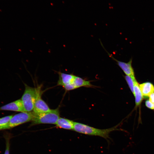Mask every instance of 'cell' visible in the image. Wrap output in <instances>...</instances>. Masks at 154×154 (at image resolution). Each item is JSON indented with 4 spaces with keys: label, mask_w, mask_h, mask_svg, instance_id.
I'll return each instance as SVG.
<instances>
[{
    "label": "cell",
    "mask_w": 154,
    "mask_h": 154,
    "mask_svg": "<svg viewBox=\"0 0 154 154\" xmlns=\"http://www.w3.org/2000/svg\"><path fill=\"white\" fill-rule=\"evenodd\" d=\"M118 125L110 128L100 129L92 127L88 125L74 122L73 130L79 133L88 135L100 137L106 139L109 138L110 133L114 131L118 130Z\"/></svg>",
    "instance_id": "obj_1"
},
{
    "label": "cell",
    "mask_w": 154,
    "mask_h": 154,
    "mask_svg": "<svg viewBox=\"0 0 154 154\" xmlns=\"http://www.w3.org/2000/svg\"><path fill=\"white\" fill-rule=\"evenodd\" d=\"M34 117L31 121V125L40 124H55L60 117L58 108L52 110L49 112L40 114L33 113Z\"/></svg>",
    "instance_id": "obj_2"
},
{
    "label": "cell",
    "mask_w": 154,
    "mask_h": 154,
    "mask_svg": "<svg viewBox=\"0 0 154 154\" xmlns=\"http://www.w3.org/2000/svg\"><path fill=\"white\" fill-rule=\"evenodd\" d=\"M25 90L21 99L25 112L33 110L37 95V88L31 87L25 84Z\"/></svg>",
    "instance_id": "obj_3"
},
{
    "label": "cell",
    "mask_w": 154,
    "mask_h": 154,
    "mask_svg": "<svg viewBox=\"0 0 154 154\" xmlns=\"http://www.w3.org/2000/svg\"><path fill=\"white\" fill-rule=\"evenodd\" d=\"M33 117V112H21L13 116L9 123L6 125L1 127V130L11 129L31 121Z\"/></svg>",
    "instance_id": "obj_4"
},
{
    "label": "cell",
    "mask_w": 154,
    "mask_h": 154,
    "mask_svg": "<svg viewBox=\"0 0 154 154\" xmlns=\"http://www.w3.org/2000/svg\"><path fill=\"white\" fill-rule=\"evenodd\" d=\"M40 88H37V97L33 112L35 114L46 112L50 111L51 110L41 98Z\"/></svg>",
    "instance_id": "obj_5"
},
{
    "label": "cell",
    "mask_w": 154,
    "mask_h": 154,
    "mask_svg": "<svg viewBox=\"0 0 154 154\" xmlns=\"http://www.w3.org/2000/svg\"><path fill=\"white\" fill-rule=\"evenodd\" d=\"M109 56L117 62L119 66L122 70L126 75L131 78L133 80L135 79L133 69L132 66V59L131 58L127 62L119 61L108 52Z\"/></svg>",
    "instance_id": "obj_6"
},
{
    "label": "cell",
    "mask_w": 154,
    "mask_h": 154,
    "mask_svg": "<svg viewBox=\"0 0 154 154\" xmlns=\"http://www.w3.org/2000/svg\"><path fill=\"white\" fill-rule=\"evenodd\" d=\"M0 110L25 112L21 99H19L0 107Z\"/></svg>",
    "instance_id": "obj_7"
},
{
    "label": "cell",
    "mask_w": 154,
    "mask_h": 154,
    "mask_svg": "<svg viewBox=\"0 0 154 154\" xmlns=\"http://www.w3.org/2000/svg\"><path fill=\"white\" fill-rule=\"evenodd\" d=\"M58 73L59 75V80L57 85L63 87L72 83L75 76L72 74L65 73L60 72H58Z\"/></svg>",
    "instance_id": "obj_8"
},
{
    "label": "cell",
    "mask_w": 154,
    "mask_h": 154,
    "mask_svg": "<svg viewBox=\"0 0 154 154\" xmlns=\"http://www.w3.org/2000/svg\"><path fill=\"white\" fill-rule=\"evenodd\" d=\"M74 122L70 119L60 117L55 125L56 126L60 128L68 130H73Z\"/></svg>",
    "instance_id": "obj_9"
},
{
    "label": "cell",
    "mask_w": 154,
    "mask_h": 154,
    "mask_svg": "<svg viewBox=\"0 0 154 154\" xmlns=\"http://www.w3.org/2000/svg\"><path fill=\"white\" fill-rule=\"evenodd\" d=\"M139 86L142 95L144 97H149L154 92V86L150 82H146L140 84Z\"/></svg>",
    "instance_id": "obj_10"
},
{
    "label": "cell",
    "mask_w": 154,
    "mask_h": 154,
    "mask_svg": "<svg viewBox=\"0 0 154 154\" xmlns=\"http://www.w3.org/2000/svg\"><path fill=\"white\" fill-rule=\"evenodd\" d=\"M72 83L76 89L83 86L88 87L93 86L90 81L76 76H75Z\"/></svg>",
    "instance_id": "obj_11"
},
{
    "label": "cell",
    "mask_w": 154,
    "mask_h": 154,
    "mask_svg": "<svg viewBox=\"0 0 154 154\" xmlns=\"http://www.w3.org/2000/svg\"><path fill=\"white\" fill-rule=\"evenodd\" d=\"M134 82V96L135 97V104L138 106L141 103L143 99V95L140 90L139 85L135 79Z\"/></svg>",
    "instance_id": "obj_12"
},
{
    "label": "cell",
    "mask_w": 154,
    "mask_h": 154,
    "mask_svg": "<svg viewBox=\"0 0 154 154\" xmlns=\"http://www.w3.org/2000/svg\"><path fill=\"white\" fill-rule=\"evenodd\" d=\"M125 78L130 89L134 95V82L133 80L131 78L127 75L125 76Z\"/></svg>",
    "instance_id": "obj_13"
},
{
    "label": "cell",
    "mask_w": 154,
    "mask_h": 154,
    "mask_svg": "<svg viewBox=\"0 0 154 154\" xmlns=\"http://www.w3.org/2000/svg\"><path fill=\"white\" fill-rule=\"evenodd\" d=\"M13 115H10L0 118V127L6 125L9 122Z\"/></svg>",
    "instance_id": "obj_14"
},
{
    "label": "cell",
    "mask_w": 154,
    "mask_h": 154,
    "mask_svg": "<svg viewBox=\"0 0 154 154\" xmlns=\"http://www.w3.org/2000/svg\"><path fill=\"white\" fill-rule=\"evenodd\" d=\"M9 138L6 140V147L4 154H9Z\"/></svg>",
    "instance_id": "obj_15"
},
{
    "label": "cell",
    "mask_w": 154,
    "mask_h": 154,
    "mask_svg": "<svg viewBox=\"0 0 154 154\" xmlns=\"http://www.w3.org/2000/svg\"><path fill=\"white\" fill-rule=\"evenodd\" d=\"M146 106L151 109H154V104L152 103L149 100H147L145 102Z\"/></svg>",
    "instance_id": "obj_16"
},
{
    "label": "cell",
    "mask_w": 154,
    "mask_h": 154,
    "mask_svg": "<svg viewBox=\"0 0 154 154\" xmlns=\"http://www.w3.org/2000/svg\"><path fill=\"white\" fill-rule=\"evenodd\" d=\"M149 100L154 104V93L151 94L150 95Z\"/></svg>",
    "instance_id": "obj_17"
},
{
    "label": "cell",
    "mask_w": 154,
    "mask_h": 154,
    "mask_svg": "<svg viewBox=\"0 0 154 154\" xmlns=\"http://www.w3.org/2000/svg\"><path fill=\"white\" fill-rule=\"evenodd\" d=\"M2 10L1 9H0V12H2Z\"/></svg>",
    "instance_id": "obj_18"
},
{
    "label": "cell",
    "mask_w": 154,
    "mask_h": 154,
    "mask_svg": "<svg viewBox=\"0 0 154 154\" xmlns=\"http://www.w3.org/2000/svg\"><path fill=\"white\" fill-rule=\"evenodd\" d=\"M1 130V127H0V130Z\"/></svg>",
    "instance_id": "obj_19"
}]
</instances>
